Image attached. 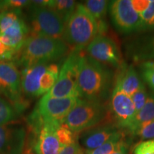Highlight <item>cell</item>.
<instances>
[{
  "mask_svg": "<svg viewBox=\"0 0 154 154\" xmlns=\"http://www.w3.org/2000/svg\"><path fill=\"white\" fill-rule=\"evenodd\" d=\"M112 82V72L106 66L88 55L82 56L78 78L81 98L102 102L110 94Z\"/></svg>",
  "mask_w": 154,
  "mask_h": 154,
  "instance_id": "cell-1",
  "label": "cell"
},
{
  "mask_svg": "<svg viewBox=\"0 0 154 154\" xmlns=\"http://www.w3.org/2000/svg\"><path fill=\"white\" fill-rule=\"evenodd\" d=\"M68 50V45L62 38L30 36L19 51V61L24 68L39 63H49L63 57Z\"/></svg>",
  "mask_w": 154,
  "mask_h": 154,
  "instance_id": "cell-2",
  "label": "cell"
},
{
  "mask_svg": "<svg viewBox=\"0 0 154 154\" xmlns=\"http://www.w3.org/2000/svg\"><path fill=\"white\" fill-rule=\"evenodd\" d=\"M98 35L99 23L83 4H77L74 13L65 24L63 40L73 49L82 50Z\"/></svg>",
  "mask_w": 154,
  "mask_h": 154,
  "instance_id": "cell-3",
  "label": "cell"
},
{
  "mask_svg": "<svg viewBox=\"0 0 154 154\" xmlns=\"http://www.w3.org/2000/svg\"><path fill=\"white\" fill-rule=\"evenodd\" d=\"M106 116V109L102 102L79 99L66 116L63 124L77 134L93 128L101 122Z\"/></svg>",
  "mask_w": 154,
  "mask_h": 154,
  "instance_id": "cell-4",
  "label": "cell"
},
{
  "mask_svg": "<svg viewBox=\"0 0 154 154\" xmlns=\"http://www.w3.org/2000/svg\"><path fill=\"white\" fill-rule=\"evenodd\" d=\"M82 50L73 49L68 56L59 72L55 85L47 94L56 98H79L78 78Z\"/></svg>",
  "mask_w": 154,
  "mask_h": 154,
  "instance_id": "cell-5",
  "label": "cell"
},
{
  "mask_svg": "<svg viewBox=\"0 0 154 154\" xmlns=\"http://www.w3.org/2000/svg\"><path fill=\"white\" fill-rule=\"evenodd\" d=\"M29 9L31 36H46L61 38L65 23L61 17L52 9L32 5Z\"/></svg>",
  "mask_w": 154,
  "mask_h": 154,
  "instance_id": "cell-6",
  "label": "cell"
},
{
  "mask_svg": "<svg viewBox=\"0 0 154 154\" xmlns=\"http://www.w3.org/2000/svg\"><path fill=\"white\" fill-rule=\"evenodd\" d=\"M1 92L11 101L17 113H20L26 106L22 96L21 74L13 63H0Z\"/></svg>",
  "mask_w": 154,
  "mask_h": 154,
  "instance_id": "cell-7",
  "label": "cell"
},
{
  "mask_svg": "<svg viewBox=\"0 0 154 154\" xmlns=\"http://www.w3.org/2000/svg\"><path fill=\"white\" fill-rule=\"evenodd\" d=\"M111 20L119 32L129 34L143 30L140 15L133 7L131 0H116L109 4Z\"/></svg>",
  "mask_w": 154,
  "mask_h": 154,
  "instance_id": "cell-8",
  "label": "cell"
},
{
  "mask_svg": "<svg viewBox=\"0 0 154 154\" xmlns=\"http://www.w3.org/2000/svg\"><path fill=\"white\" fill-rule=\"evenodd\" d=\"M79 98H56L44 94L35 109L46 121H56L62 124L69 113L72 110Z\"/></svg>",
  "mask_w": 154,
  "mask_h": 154,
  "instance_id": "cell-9",
  "label": "cell"
},
{
  "mask_svg": "<svg viewBox=\"0 0 154 154\" xmlns=\"http://www.w3.org/2000/svg\"><path fill=\"white\" fill-rule=\"evenodd\" d=\"M88 55L103 64L120 68L124 64L119 49L113 39L98 35L86 47Z\"/></svg>",
  "mask_w": 154,
  "mask_h": 154,
  "instance_id": "cell-10",
  "label": "cell"
},
{
  "mask_svg": "<svg viewBox=\"0 0 154 154\" xmlns=\"http://www.w3.org/2000/svg\"><path fill=\"white\" fill-rule=\"evenodd\" d=\"M61 125L56 121H45L35 138L26 140L25 146L32 149L35 154H59L61 146L57 136V130Z\"/></svg>",
  "mask_w": 154,
  "mask_h": 154,
  "instance_id": "cell-11",
  "label": "cell"
},
{
  "mask_svg": "<svg viewBox=\"0 0 154 154\" xmlns=\"http://www.w3.org/2000/svg\"><path fill=\"white\" fill-rule=\"evenodd\" d=\"M26 141V131L22 125L0 126V154H22Z\"/></svg>",
  "mask_w": 154,
  "mask_h": 154,
  "instance_id": "cell-12",
  "label": "cell"
},
{
  "mask_svg": "<svg viewBox=\"0 0 154 154\" xmlns=\"http://www.w3.org/2000/svg\"><path fill=\"white\" fill-rule=\"evenodd\" d=\"M111 109L119 127L128 129L136 116L131 96L114 85L111 95Z\"/></svg>",
  "mask_w": 154,
  "mask_h": 154,
  "instance_id": "cell-13",
  "label": "cell"
},
{
  "mask_svg": "<svg viewBox=\"0 0 154 154\" xmlns=\"http://www.w3.org/2000/svg\"><path fill=\"white\" fill-rule=\"evenodd\" d=\"M49 63H39L26 67L21 74L22 93L27 97L39 96L40 80Z\"/></svg>",
  "mask_w": 154,
  "mask_h": 154,
  "instance_id": "cell-14",
  "label": "cell"
},
{
  "mask_svg": "<svg viewBox=\"0 0 154 154\" xmlns=\"http://www.w3.org/2000/svg\"><path fill=\"white\" fill-rule=\"evenodd\" d=\"M119 131L113 126L96 127L84 133L81 138V141L86 151L94 150L107 142Z\"/></svg>",
  "mask_w": 154,
  "mask_h": 154,
  "instance_id": "cell-15",
  "label": "cell"
},
{
  "mask_svg": "<svg viewBox=\"0 0 154 154\" xmlns=\"http://www.w3.org/2000/svg\"><path fill=\"white\" fill-rule=\"evenodd\" d=\"M28 34L29 27L21 18L5 33L0 34V42L14 49L16 52H18L28 38Z\"/></svg>",
  "mask_w": 154,
  "mask_h": 154,
  "instance_id": "cell-16",
  "label": "cell"
},
{
  "mask_svg": "<svg viewBox=\"0 0 154 154\" xmlns=\"http://www.w3.org/2000/svg\"><path fill=\"white\" fill-rule=\"evenodd\" d=\"M129 54L135 61H154V34L137 38L128 46Z\"/></svg>",
  "mask_w": 154,
  "mask_h": 154,
  "instance_id": "cell-17",
  "label": "cell"
},
{
  "mask_svg": "<svg viewBox=\"0 0 154 154\" xmlns=\"http://www.w3.org/2000/svg\"><path fill=\"white\" fill-rule=\"evenodd\" d=\"M142 83L132 65L126 66L123 64L116 79L115 86L127 95L131 96L140 88Z\"/></svg>",
  "mask_w": 154,
  "mask_h": 154,
  "instance_id": "cell-18",
  "label": "cell"
},
{
  "mask_svg": "<svg viewBox=\"0 0 154 154\" xmlns=\"http://www.w3.org/2000/svg\"><path fill=\"white\" fill-rule=\"evenodd\" d=\"M154 119V93L149 94L145 105L136 113L128 130L134 134L138 129Z\"/></svg>",
  "mask_w": 154,
  "mask_h": 154,
  "instance_id": "cell-19",
  "label": "cell"
},
{
  "mask_svg": "<svg viewBox=\"0 0 154 154\" xmlns=\"http://www.w3.org/2000/svg\"><path fill=\"white\" fill-rule=\"evenodd\" d=\"M59 66L56 63H49L40 80L39 96L48 93L54 87L59 74Z\"/></svg>",
  "mask_w": 154,
  "mask_h": 154,
  "instance_id": "cell-20",
  "label": "cell"
},
{
  "mask_svg": "<svg viewBox=\"0 0 154 154\" xmlns=\"http://www.w3.org/2000/svg\"><path fill=\"white\" fill-rule=\"evenodd\" d=\"M126 145L124 142L123 134L119 131L115 136H113L111 139H109L107 142L103 143V145L96 148L94 150L86 151V154H112L116 151L117 150L122 147L123 146Z\"/></svg>",
  "mask_w": 154,
  "mask_h": 154,
  "instance_id": "cell-21",
  "label": "cell"
},
{
  "mask_svg": "<svg viewBox=\"0 0 154 154\" xmlns=\"http://www.w3.org/2000/svg\"><path fill=\"white\" fill-rule=\"evenodd\" d=\"M77 4L72 0H51L49 8L52 9L61 17L65 24L76 9Z\"/></svg>",
  "mask_w": 154,
  "mask_h": 154,
  "instance_id": "cell-22",
  "label": "cell"
},
{
  "mask_svg": "<svg viewBox=\"0 0 154 154\" xmlns=\"http://www.w3.org/2000/svg\"><path fill=\"white\" fill-rule=\"evenodd\" d=\"M110 2L106 0H88L83 5L97 22H104V18L109 9Z\"/></svg>",
  "mask_w": 154,
  "mask_h": 154,
  "instance_id": "cell-23",
  "label": "cell"
},
{
  "mask_svg": "<svg viewBox=\"0 0 154 154\" xmlns=\"http://www.w3.org/2000/svg\"><path fill=\"white\" fill-rule=\"evenodd\" d=\"M18 113L10 102L0 96V126L11 123L17 119Z\"/></svg>",
  "mask_w": 154,
  "mask_h": 154,
  "instance_id": "cell-24",
  "label": "cell"
},
{
  "mask_svg": "<svg viewBox=\"0 0 154 154\" xmlns=\"http://www.w3.org/2000/svg\"><path fill=\"white\" fill-rule=\"evenodd\" d=\"M22 10H9L0 13V34H2L21 19Z\"/></svg>",
  "mask_w": 154,
  "mask_h": 154,
  "instance_id": "cell-25",
  "label": "cell"
},
{
  "mask_svg": "<svg viewBox=\"0 0 154 154\" xmlns=\"http://www.w3.org/2000/svg\"><path fill=\"white\" fill-rule=\"evenodd\" d=\"M57 136L61 144V149L77 142V136L67 127L66 125L61 124L57 130Z\"/></svg>",
  "mask_w": 154,
  "mask_h": 154,
  "instance_id": "cell-26",
  "label": "cell"
},
{
  "mask_svg": "<svg viewBox=\"0 0 154 154\" xmlns=\"http://www.w3.org/2000/svg\"><path fill=\"white\" fill-rule=\"evenodd\" d=\"M148 96H149V94H148L147 91H146V86L142 83L140 88L131 96L136 113H138L145 105Z\"/></svg>",
  "mask_w": 154,
  "mask_h": 154,
  "instance_id": "cell-27",
  "label": "cell"
},
{
  "mask_svg": "<svg viewBox=\"0 0 154 154\" xmlns=\"http://www.w3.org/2000/svg\"><path fill=\"white\" fill-rule=\"evenodd\" d=\"M143 29H154V0H151L148 8L140 14Z\"/></svg>",
  "mask_w": 154,
  "mask_h": 154,
  "instance_id": "cell-28",
  "label": "cell"
},
{
  "mask_svg": "<svg viewBox=\"0 0 154 154\" xmlns=\"http://www.w3.org/2000/svg\"><path fill=\"white\" fill-rule=\"evenodd\" d=\"M31 5L27 0H5L0 1V11L2 12L9 10H21L22 8Z\"/></svg>",
  "mask_w": 154,
  "mask_h": 154,
  "instance_id": "cell-29",
  "label": "cell"
},
{
  "mask_svg": "<svg viewBox=\"0 0 154 154\" xmlns=\"http://www.w3.org/2000/svg\"><path fill=\"white\" fill-rule=\"evenodd\" d=\"M141 76L144 82L154 90V63L151 61L141 63Z\"/></svg>",
  "mask_w": 154,
  "mask_h": 154,
  "instance_id": "cell-30",
  "label": "cell"
},
{
  "mask_svg": "<svg viewBox=\"0 0 154 154\" xmlns=\"http://www.w3.org/2000/svg\"><path fill=\"white\" fill-rule=\"evenodd\" d=\"M133 135L138 136L141 140L154 139V119L142 126Z\"/></svg>",
  "mask_w": 154,
  "mask_h": 154,
  "instance_id": "cell-31",
  "label": "cell"
},
{
  "mask_svg": "<svg viewBox=\"0 0 154 154\" xmlns=\"http://www.w3.org/2000/svg\"><path fill=\"white\" fill-rule=\"evenodd\" d=\"M134 154H154V139L144 140L136 146Z\"/></svg>",
  "mask_w": 154,
  "mask_h": 154,
  "instance_id": "cell-32",
  "label": "cell"
},
{
  "mask_svg": "<svg viewBox=\"0 0 154 154\" xmlns=\"http://www.w3.org/2000/svg\"><path fill=\"white\" fill-rule=\"evenodd\" d=\"M134 9L138 14H141L149 7L151 0H131Z\"/></svg>",
  "mask_w": 154,
  "mask_h": 154,
  "instance_id": "cell-33",
  "label": "cell"
},
{
  "mask_svg": "<svg viewBox=\"0 0 154 154\" xmlns=\"http://www.w3.org/2000/svg\"><path fill=\"white\" fill-rule=\"evenodd\" d=\"M15 53L17 52L14 49L0 42V57L5 58L6 60H11Z\"/></svg>",
  "mask_w": 154,
  "mask_h": 154,
  "instance_id": "cell-34",
  "label": "cell"
},
{
  "mask_svg": "<svg viewBox=\"0 0 154 154\" xmlns=\"http://www.w3.org/2000/svg\"><path fill=\"white\" fill-rule=\"evenodd\" d=\"M79 149L80 146L79 145L78 141H77L76 143L71 144V145L63 147L61 149L59 154H76Z\"/></svg>",
  "mask_w": 154,
  "mask_h": 154,
  "instance_id": "cell-35",
  "label": "cell"
},
{
  "mask_svg": "<svg viewBox=\"0 0 154 154\" xmlns=\"http://www.w3.org/2000/svg\"><path fill=\"white\" fill-rule=\"evenodd\" d=\"M112 154H128L126 150V146H123L122 147H121L120 149L117 150L116 151H115L114 153H113Z\"/></svg>",
  "mask_w": 154,
  "mask_h": 154,
  "instance_id": "cell-36",
  "label": "cell"
},
{
  "mask_svg": "<svg viewBox=\"0 0 154 154\" xmlns=\"http://www.w3.org/2000/svg\"><path fill=\"white\" fill-rule=\"evenodd\" d=\"M22 154H35V153H34L33 150H32V149L25 146L24 151V152H23Z\"/></svg>",
  "mask_w": 154,
  "mask_h": 154,
  "instance_id": "cell-37",
  "label": "cell"
},
{
  "mask_svg": "<svg viewBox=\"0 0 154 154\" xmlns=\"http://www.w3.org/2000/svg\"><path fill=\"white\" fill-rule=\"evenodd\" d=\"M76 154H86V153H85V151H84V150L80 147V149H79V151H77V153Z\"/></svg>",
  "mask_w": 154,
  "mask_h": 154,
  "instance_id": "cell-38",
  "label": "cell"
},
{
  "mask_svg": "<svg viewBox=\"0 0 154 154\" xmlns=\"http://www.w3.org/2000/svg\"><path fill=\"white\" fill-rule=\"evenodd\" d=\"M4 60H5V61H6V59H5V58H3V57H0V61H4Z\"/></svg>",
  "mask_w": 154,
  "mask_h": 154,
  "instance_id": "cell-39",
  "label": "cell"
},
{
  "mask_svg": "<svg viewBox=\"0 0 154 154\" xmlns=\"http://www.w3.org/2000/svg\"><path fill=\"white\" fill-rule=\"evenodd\" d=\"M0 92H1V86H0Z\"/></svg>",
  "mask_w": 154,
  "mask_h": 154,
  "instance_id": "cell-40",
  "label": "cell"
},
{
  "mask_svg": "<svg viewBox=\"0 0 154 154\" xmlns=\"http://www.w3.org/2000/svg\"><path fill=\"white\" fill-rule=\"evenodd\" d=\"M151 62H153V63H154V61H151Z\"/></svg>",
  "mask_w": 154,
  "mask_h": 154,
  "instance_id": "cell-41",
  "label": "cell"
}]
</instances>
